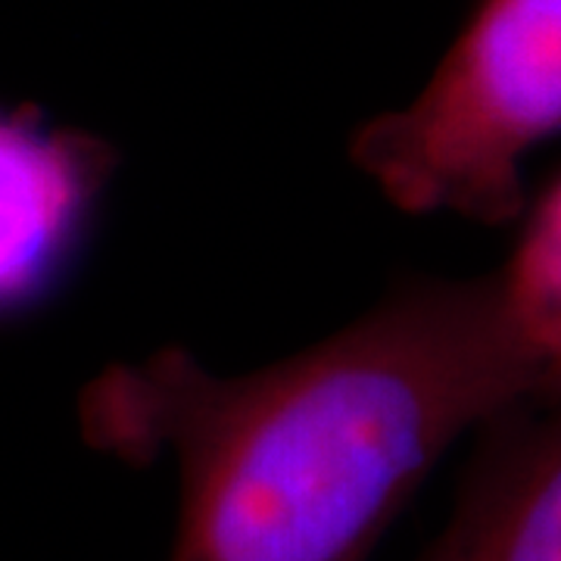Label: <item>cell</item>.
<instances>
[{"label":"cell","mask_w":561,"mask_h":561,"mask_svg":"<svg viewBox=\"0 0 561 561\" xmlns=\"http://www.w3.org/2000/svg\"><path fill=\"white\" fill-rule=\"evenodd\" d=\"M522 400H540V368L493 272L405 284L253 375L181 346L110 365L79 421L113 459H175L169 561H368L446 449Z\"/></svg>","instance_id":"obj_1"},{"label":"cell","mask_w":561,"mask_h":561,"mask_svg":"<svg viewBox=\"0 0 561 561\" xmlns=\"http://www.w3.org/2000/svg\"><path fill=\"white\" fill-rule=\"evenodd\" d=\"M561 135V0H481L402 110L365 122L353 162L405 213L505 225L522 165Z\"/></svg>","instance_id":"obj_2"},{"label":"cell","mask_w":561,"mask_h":561,"mask_svg":"<svg viewBox=\"0 0 561 561\" xmlns=\"http://www.w3.org/2000/svg\"><path fill=\"white\" fill-rule=\"evenodd\" d=\"M453 515L419 561H561V400L490 415Z\"/></svg>","instance_id":"obj_3"},{"label":"cell","mask_w":561,"mask_h":561,"mask_svg":"<svg viewBox=\"0 0 561 561\" xmlns=\"http://www.w3.org/2000/svg\"><path fill=\"white\" fill-rule=\"evenodd\" d=\"M101 140L0 110V312L54 280L106 172Z\"/></svg>","instance_id":"obj_4"},{"label":"cell","mask_w":561,"mask_h":561,"mask_svg":"<svg viewBox=\"0 0 561 561\" xmlns=\"http://www.w3.org/2000/svg\"><path fill=\"white\" fill-rule=\"evenodd\" d=\"M508 312L540 368V400H561V175L534 203L500 268Z\"/></svg>","instance_id":"obj_5"}]
</instances>
